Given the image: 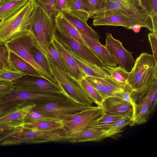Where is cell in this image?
I'll list each match as a JSON object with an SVG mask.
<instances>
[{"instance_id": "obj_1", "label": "cell", "mask_w": 157, "mask_h": 157, "mask_svg": "<svg viewBox=\"0 0 157 157\" xmlns=\"http://www.w3.org/2000/svg\"><path fill=\"white\" fill-rule=\"evenodd\" d=\"M129 72L127 82L134 101L144 95L157 82V63L153 55L142 53Z\"/></svg>"}, {"instance_id": "obj_2", "label": "cell", "mask_w": 157, "mask_h": 157, "mask_svg": "<svg viewBox=\"0 0 157 157\" xmlns=\"http://www.w3.org/2000/svg\"><path fill=\"white\" fill-rule=\"evenodd\" d=\"M53 20L35 2L30 29L32 44L47 58V47L54 37Z\"/></svg>"}, {"instance_id": "obj_3", "label": "cell", "mask_w": 157, "mask_h": 157, "mask_svg": "<svg viewBox=\"0 0 157 157\" xmlns=\"http://www.w3.org/2000/svg\"><path fill=\"white\" fill-rule=\"evenodd\" d=\"M93 25H99L122 26L127 29L136 25L147 28L152 32L153 26L151 17L147 14H133L115 10H109L93 17Z\"/></svg>"}, {"instance_id": "obj_4", "label": "cell", "mask_w": 157, "mask_h": 157, "mask_svg": "<svg viewBox=\"0 0 157 157\" xmlns=\"http://www.w3.org/2000/svg\"><path fill=\"white\" fill-rule=\"evenodd\" d=\"M35 0H29L19 11L0 23V43L6 44L16 36L30 30Z\"/></svg>"}, {"instance_id": "obj_5", "label": "cell", "mask_w": 157, "mask_h": 157, "mask_svg": "<svg viewBox=\"0 0 157 157\" xmlns=\"http://www.w3.org/2000/svg\"><path fill=\"white\" fill-rule=\"evenodd\" d=\"M53 76L65 92L75 102L88 106H93L95 102L80 81L71 76L59 68L47 56Z\"/></svg>"}, {"instance_id": "obj_6", "label": "cell", "mask_w": 157, "mask_h": 157, "mask_svg": "<svg viewBox=\"0 0 157 157\" xmlns=\"http://www.w3.org/2000/svg\"><path fill=\"white\" fill-rule=\"evenodd\" d=\"M105 111L101 106H94L71 115L61 117L65 136L74 135L82 131L101 117Z\"/></svg>"}, {"instance_id": "obj_7", "label": "cell", "mask_w": 157, "mask_h": 157, "mask_svg": "<svg viewBox=\"0 0 157 157\" xmlns=\"http://www.w3.org/2000/svg\"><path fill=\"white\" fill-rule=\"evenodd\" d=\"M6 44L9 50L15 52L30 63L44 78L54 83L59 85L54 78L50 76L35 60L32 52L33 45L32 33L30 30L20 33L6 43Z\"/></svg>"}, {"instance_id": "obj_8", "label": "cell", "mask_w": 157, "mask_h": 157, "mask_svg": "<svg viewBox=\"0 0 157 157\" xmlns=\"http://www.w3.org/2000/svg\"><path fill=\"white\" fill-rule=\"evenodd\" d=\"M94 107L82 105L68 98L36 105L31 110L59 119L61 117L73 114Z\"/></svg>"}, {"instance_id": "obj_9", "label": "cell", "mask_w": 157, "mask_h": 157, "mask_svg": "<svg viewBox=\"0 0 157 157\" xmlns=\"http://www.w3.org/2000/svg\"><path fill=\"white\" fill-rule=\"evenodd\" d=\"M13 89L33 92L63 93L69 96L59 85L44 78L32 75H25L13 82Z\"/></svg>"}, {"instance_id": "obj_10", "label": "cell", "mask_w": 157, "mask_h": 157, "mask_svg": "<svg viewBox=\"0 0 157 157\" xmlns=\"http://www.w3.org/2000/svg\"><path fill=\"white\" fill-rule=\"evenodd\" d=\"M54 35L55 37L60 43L78 53L95 65L101 68L105 66L98 56L90 48L78 42L55 24Z\"/></svg>"}, {"instance_id": "obj_11", "label": "cell", "mask_w": 157, "mask_h": 157, "mask_svg": "<svg viewBox=\"0 0 157 157\" xmlns=\"http://www.w3.org/2000/svg\"><path fill=\"white\" fill-rule=\"evenodd\" d=\"M105 36L104 46L119 66L130 72L135 62L132 52L126 50L123 46L122 42L114 38L111 33H106Z\"/></svg>"}, {"instance_id": "obj_12", "label": "cell", "mask_w": 157, "mask_h": 157, "mask_svg": "<svg viewBox=\"0 0 157 157\" xmlns=\"http://www.w3.org/2000/svg\"><path fill=\"white\" fill-rule=\"evenodd\" d=\"M65 136L63 130L42 131L20 128L7 139L29 138L34 140L35 144H38L52 142H63Z\"/></svg>"}, {"instance_id": "obj_13", "label": "cell", "mask_w": 157, "mask_h": 157, "mask_svg": "<svg viewBox=\"0 0 157 157\" xmlns=\"http://www.w3.org/2000/svg\"><path fill=\"white\" fill-rule=\"evenodd\" d=\"M53 43L64 66L67 74L76 80L80 81L87 76L70 53L55 37Z\"/></svg>"}, {"instance_id": "obj_14", "label": "cell", "mask_w": 157, "mask_h": 157, "mask_svg": "<svg viewBox=\"0 0 157 157\" xmlns=\"http://www.w3.org/2000/svg\"><path fill=\"white\" fill-rule=\"evenodd\" d=\"M101 106L109 114L131 117L133 114V106L119 96L106 98Z\"/></svg>"}, {"instance_id": "obj_15", "label": "cell", "mask_w": 157, "mask_h": 157, "mask_svg": "<svg viewBox=\"0 0 157 157\" xmlns=\"http://www.w3.org/2000/svg\"><path fill=\"white\" fill-rule=\"evenodd\" d=\"M104 2L105 7L100 13L115 10L130 14H147L140 6L139 0H104Z\"/></svg>"}, {"instance_id": "obj_16", "label": "cell", "mask_w": 157, "mask_h": 157, "mask_svg": "<svg viewBox=\"0 0 157 157\" xmlns=\"http://www.w3.org/2000/svg\"><path fill=\"white\" fill-rule=\"evenodd\" d=\"M109 137L107 131L101 128L88 126L74 135L65 136L63 142L71 143L87 141H100Z\"/></svg>"}, {"instance_id": "obj_17", "label": "cell", "mask_w": 157, "mask_h": 157, "mask_svg": "<svg viewBox=\"0 0 157 157\" xmlns=\"http://www.w3.org/2000/svg\"><path fill=\"white\" fill-rule=\"evenodd\" d=\"M61 44L71 55L77 64L87 76L104 78L108 75L107 72L104 70L91 62L69 47Z\"/></svg>"}, {"instance_id": "obj_18", "label": "cell", "mask_w": 157, "mask_h": 157, "mask_svg": "<svg viewBox=\"0 0 157 157\" xmlns=\"http://www.w3.org/2000/svg\"><path fill=\"white\" fill-rule=\"evenodd\" d=\"M36 105L24 104L9 114L0 118V125L16 128H21L27 113Z\"/></svg>"}, {"instance_id": "obj_19", "label": "cell", "mask_w": 157, "mask_h": 157, "mask_svg": "<svg viewBox=\"0 0 157 157\" xmlns=\"http://www.w3.org/2000/svg\"><path fill=\"white\" fill-rule=\"evenodd\" d=\"M139 103H134L133 113L130 126L143 124L146 123L150 115L152 114L151 104L148 100L144 96L138 99Z\"/></svg>"}, {"instance_id": "obj_20", "label": "cell", "mask_w": 157, "mask_h": 157, "mask_svg": "<svg viewBox=\"0 0 157 157\" xmlns=\"http://www.w3.org/2000/svg\"><path fill=\"white\" fill-rule=\"evenodd\" d=\"M8 68L10 70L21 72L25 75H32L44 78L41 74L30 63L9 50Z\"/></svg>"}, {"instance_id": "obj_21", "label": "cell", "mask_w": 157, "mask_h": 157, "mask_svg": "<svg viewBox=\"0 0 157 157\" xmlns=\"http://www.w3.org/2000/svg\"><path fill=\"white\" fill-rule=\"evenodd\" d=\"M81 36L88 46L98 56L106 66L116 67L117 64L113 57L99 41L91 39L80 33Z\"/></svg>"}, {"instance_id": "obj_22", "label": "cell", "mask_w": 157, "mask_h": 157, "mask_svg": "<svg viewBox=\"0 0 157 157\" xmlns=\"http://www.w3.org/2000/svg\"><path fill=\"white\" fill-rule=\"evenodd\" d=\"M64 17L80 33L89 38L99 41L100 38L98 34L91 27L89 26L86 22L74 17L67 12L61 13Z\"/></svg>"}, {"instance_id": "obj_23", "label": "cell", "mask_w": 157, "mask_h": 157, "mask_svg": "<svg viewBox=\"0 0 157 157\" xmlns=\"http://www.w3.org/2000/svg\"><path fill=\"white\" fill-rule=\"evenodd\" d=\"M29 0H10L0 3V19L3 21L21 9Z\"/></svg>"}, {"instance_id": "obj_24", "label": "cell", "mask_w": 157, "mask_h": 157, "mask_svg": "<svg viewBox=\"0 0 157 157\" xmlns=\"http://www.w3.org/2000/svg\"><path fill=\"white\" fill-rule=\"evenodd\" d=\"M21 127L25 129L42 131H55L63 130V124L61 120L24 123Z\"/></svg>"}, {"instance_id": "obj_25", "label": "cell", "mask_w": 157, "mask_h": 157, "mask_svg": "<svg viewBox=\"0 0 157 157\" xmlns=\"http://www.w3.org/2000/svg\"><path fill=\"white\" fill-rule=\"evenodd\" d=\"M54 17L55 24L60 27L78 42L89 47L82 38L79 32L64 17L61 13H59Z\"/></svg>"}, {"instance_id": "obj_26", "label": "cell", "mask_w": 157, "mask_h": 157, "mask_svg": "<svg viewBox=\"0 0 157 157\" xmlns=\"http://www.w3.org/2000/svg\"><path fill=\"white\" fill-rule=\"evenodd\" d=\"M123 90L128 85L127 80L129 72L120 66L109 67L105 66L101 68Z\"/></svg>"}, {"instance_id": "obj_27", "label": "cell", "mask_w": 157, "mask_h": 157, "mask_svg": "<svg viewBox=\"0 0 157 157\" xmlns=\"http://www.w3.org/2000/svg\"><path fill=\"white\" fill-rule=\"evenodd\" d=\"M67 12L86 22L89 18L95 16L80 0H73Z\"/></svg>"}, {"instance_id": "obj_28", "label": "cell", "mask_w": 157, "mask_h": 157, "mask_svg": "<svg viewBox=\"0 0 157 157\" xmlns=\"http://www.w3.org/2000/svg\"><path fill=\"white\" fill-rule=\"evenodd\" d=\"M143 10L151 18L153 26L152 32L157 34V0H139Z\"/></svg>"}, {"instance_id": "obj_29", "label": "cell", "mask_w": 157, "mask_h": 157, "mask_svg": "<svg viewBox=\"0 0 157 157\" xmlns=\"http://www.w3.org/2000/svg\"><path fill=\"white\" fill-rule=\"evenodd\" d=\"M124 117L109 114L105 112L101 117L88 126L101 128L107 131L114 123Z\"/></svg>"}, {"instance_id": "obj_30", "label": "cell", "mask_w": 157, "mask_h": 157, "mask_svg": "<svg viewBox=\"0 0 157 157\" xmlns=\"http://www.w3.org/2000/svg\"><path fill=\"white\" fill-rule=\"evenodd\" d=\"M59 120L60 119L58 117L50 116L30 110L25 117L24 123H32L42 121H56Z\"/></svg>"}, {"instance_id": "obj_31", "label": "cell", "mask_w": 157, "mask_h": 157, "mask_svg": "<svg viewBox=\"0 0 157 157\" xmlns=\"http://www.w3.org/2000/svg\"><path fill=\"white\" fill-rule=\"evenodd\" d=\"M32 52L33 58L37 63L50 76L54 78L53 76L52 70L47 58L33 46L32 47Z\"/></svg>"}, {"instance_id": "obj_32", "label": "cell", "mask_w": 157, "mask_h": 157, "mask_svg": "<svg viewBox=\"0 0 157 157\" xmlns=\"http://www.w3.org/2000/svg\"><path fill=\"white\" fill-rule=\"evenodd\" d=\"M47 56L48 57L52 62L59 68L63 72L67 73L59 55L52 41L47 47Z\"/></svg>"}, {"instance_id": "obj_33", "label": "cell", "mask_w": 157, "mask_h": 157, "mask_svg": "<svg viewBox=\"0 0 157 157\" xmlns=\"http://www.w3.org/2000/svg\"><path fill=\"white\" fill-rule=\"evenodd\" d=\"M132 117L125 116L113 124L107 130L109 137H113L121 132L124 127L129 125Z\"/></svg>"}, {"instance_id": "obj_34", "label": "cell", "mask_w": 157, "mask_h": 157, "mask_svg": "<svg viewBox=\"0 0 157 157\" xmlns=\"http://www.w3.org/2000/svg\"><path fill=\"white\" fill-rule=\"evenodd\" d=\"M25 103L22 101H9L0 103V118L11 113Z\"/></svg>"}, {"instance_id": "obj_35", "label": "cell", "mask_w": 157, "mask_h": 157, "mask_svg": "<svg viewBox=\"0 0 157 157\" xmlns=\"http://www.w3.org/2000/svg\"><path fill=\"white\" fill-rule=\"evenodd\" d=\"M95 15L100 14L104 9V0H80Z\"/></svg>"}, {"instance_id": "obj_36", "label": "cell", "mask_w": 157, "mask_h": 157, "mask_svg": "<svg viewBox=\"0 0 157 157\" xmlns=\"http://www.w3.org/2000/svg\"><path fill=\"white\" fill-rule=\"evenodd\" d=\"M80 82L88 93L95 101V104L98 106H101L103 101L98 92L85 79H82Z\"/></svg>"}, {"instance_id": "obj_37", "label": "cell", "mask_w": 157, "mask_h": 157, "mask_svg": "<svg viewBox=\"0 0 157 157\" xmlns=\"http://www.w3.org/2000/svg\"><path fill=\"white\" fill-rule=\"evenodd\" d=\"M36 4L53 19L54 6L56 0H35Z\"/></svg>"}, {"instance_id": "obj_38", "label": "cell", "mask_w": 157, "mask_h": 157, "mask_svg": "<svg viewBox=\"0 0 157 157\" xmlns=\"http://www.w3.org/2000/svg\"><path fill=\"white\" fill-rule=\"evenodd\" d=\"M143 96L148 100L151 104L152 112L153 113L157 104V82H155L151 87Z\"/></svg>"}, {"instance_id": "obj_39", "label": "cell", "mask_w": 157, "mask_h": 157, "mask_svg": "<svg viewBox=\"0 0 157 157\" xmlns=\"http://www.w3.org/2000/svg\"><path fill=\"white\" fill-rule=\"evenodd\" d=\"M73 0H56L54 6L53 16L59 13L67 12Z\"/></svg>"}, {"instance_id": "obj_40", "label": "cell", "mask_w": 157, "mask_h": 157, "mask_svg": "<svg viewBox=\"0 0 157 157\" xmlns=\"http://www.w3.org/2000/svg\"><path fill=\"white\" fill-rule=\"evenodd\" d=\"M25 75L19 72L9 69L0 73V79L14 82Z\"/></svg>"}, {"instance_id": "obj_41", "label": "cell", "mask_w": 157, "mask_h": 157, "mask_svg": "<svg viewBox=\"0 0 157 157\" xmlns=\"http://www.w3.org/2000/svg\"><path fill=\"white\" fill-rule=\"evenodd\" d=\"M9 51V50L6 44L0 43V60L8 68Z\"/></svg>"}, {"instance_id": "obj_42", "label": "cell", "mask_w": 157, "mask_h": 157, "mask_svg": "<svg viewBox=\"0 0 157 157\" xmlns=\"http://www.w3.org/2000/svg\"><path fill=\"white\" fill-rule=\"evenodd\" d=\"M13 83V82L0 79V98L12 89Z\"/></svg>"}, {"instance_id": "obj_43", "label": "cell", "mask_w": 157, "mask_h": 157, "mask_svg": "<svg viewBox=\"0 0 157 157\" xmlns=\"http://www.w3.org/2000/svg\"><path fill=\"white\" fill-rule=\"evenodd\" d=\"M18 128L0 125V142L10 136Z\"/></svg>"}, {"instance_id": "obj_44", "label": "cell", "mask_w": 157, "mask_h": 157, "mask_svg": "<svg viewBox=\"0 0 157 157\" xmlns=\"http://www.w3.org/2000/svg\"><path fill=\"white\" fill-rule=\"evenodd\" d=\"M148 37L151 45L153 55L157 60V34L152 32L148 34Z\"/></svg>"}, {"instance_id": "obj_45", "label": "cell", "mask_w": 157, "mask_h": 157, "mask_svg": "<svg viewBox=\"0 0 157 157\" xmlns=\"http://www.w3.org/2000/svg\"><path fill=\"white\" fill-rule=\"evenodd\" d=\"M142 27L140 25H136L131 28L130 29L132 30L136 33H138L140 32V29Z\"/></svg>"}, {"instance_id": "obj_46", "label": "cell", "mask_w": 157, "mask_h": 157, "mask_svg": "<svg viewBox=\"0 0 157 157\" xmlns=\"http://www.w3.org/2000/svg\"><path fill=\"white\" fill-rule=\"evenodd\" d=\"M9 69L7 68H6L0 66V73L5 71Z\"/></svg>"}, {"instance_id": "obj_47", "label": "cell", "mask_w": 157, "mask_h": 157, "mask_svg": "<svg viewBox=\"0 0 157 157\" xmlns=\"http://www.w3.org/2000/svg\"><path fill=\"white\" fill-rule=\"evenodd\" d=\"M0 66L4 68H8L0 60Z\"/></svg>"}, {"instance_id": "obj_48", "label": "cell", "mask_w": 157, "mask_h": 157, "mask_svg": "<svg viewBox=\"0 0 157 157\" xmlns=\"http://www.w3.org/2000/svg\"><path fill=\"white\" fill-rule=\"evenodd\" d=\"M10 0H0V3H2Z\"/></svg>"}, {"instance_id": "obj_49", "label": "cell", "mask_w": 157, "mask_h": 157, "mask_svg": "<svg viewBox=\"0 0 157 157\" xmlns=\"http://www.w3.org/2000/svg\"><path fill=\"white\" fill-rule=\"evenodd\" d=\"M2 21V20L0 19V23Z\"/></svg>"}]
</instances>
